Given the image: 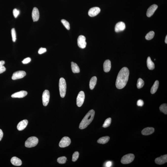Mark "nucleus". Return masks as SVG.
<instances>
[{
    "instance_id": "obj_36",
    "label": "nucleus",
    "mask_w": 167,
    "mask_h": 167,
    "mask_svg": "<svg viewBox=\"0 0 167 167\" xmlns=\"http://www.w3.org/2000/svg\"><path fill=\"white\" fill-rule=\"evenodd\" d=\"M47 51V49L46 48L41 47L39 49L38 51L39 54H43Z\"/></svg>"
},
{
    "instance_id": "obj_40",
    "label": "nucleus",
    "mask_w": 167,
    "mask_h": 167,
    "mask_svg": "<svg viewBox=\"0 0 167 167\" xmlns=\"http://www.w3.org/2000/svg\"><path fill=\"white\" fill-rule=\"evenodd\" d=\"M3 136V133L2 130L0 129V141L2 140Z\"/></svg>"
},
{
    "instance_id": "obj_29",
    "label": "nucleus",
    "mask_w": 167,
    "mask_h": 167,
    "mask_svg": "<svg viewBox=\"0 0 167 167\" xmlns=\"http://www.w3.org/2000/svg\"><path fill=\"white\" fill-rule=\"evenodd\" d=\"M154 36V32L153 31H151L147 33L145 36V39L147 40H150L153 39Z\"/></svg>"
},
{
    "instance_id": "obj_28",
    "label": "nucleus",
    "mask_w": 167,
    "mask_h": 167,
    "mask_svg": "<svg viewBox=\"0 0 167 167\" xmlns=\"http://www.w3.org/2000/svg\"><path fill=\"white\" fill-rule=\"evenodd\" d=\"M112 122V119L110 118H108L105 120L102 127L104 128H106L110 125Z\"/></svg>"
},
{
    "instance_id": "obj_38",
    "label": "nucleus",
    "mask_w": 167,
    "mask_h": 167,
    "mask_svg": "<svg viewBox=\"0 0 167 167\" xmlns=\"http://www.w3.org/2000/svg\"><path fill=\"white\" fill-rule=\"evenodd\" d=\"M6 70V68L4 66L0 67V74L5 72Z\"/></svg>"
},
{
    "instance_id": "obj_15",
    "label": "nucleus",
    "mask_w": 167,
    "mask_h": 167,
    "mask_svg": "<svg viewBox=\"0 0 167 167\" xmlns=\"http://www.w3.org/2000/svg\"><path fill=\"white\" fill-rule=\"evenodd\" d=\"M32 18L33 22H37L39 18V13L38 9L37 8H33L32 12Z\"/></svg>"
},
{
    "instance_id": "obj_6",
    "label": "nucleus",
    "mask_w": 167,
    "mask_h": 167,
    "mask_svg": "<svg viewBox=\"0 0 167 167\" xmlns=\"http://www.w3.org/2000/svg\"><path fill=\"white\" fill-rule=\"evenodd\" d=\"M85 99V94L83 91L78 94L77 99V104L78 107H81L84 103Z\"/></svg>"
},
{
    "instance_id": "obj_5",
    "label": "nucleus",
    "mask_w": 167,
    "mask_h": 167,
    "mask_svg": "<svg viewBox=\"0 0 167 167\" xmlns=\"http://www.w3.org/2000/svg\"><path fill=\"white\" fill-rule=\"evenodd\" d=\"M135 156L134 154H126L122 158L121 162L123 164H128L131 163L134 160Z\"/></svg>"
},
{
    "instance_id": "obj_24",
    "label": "nucleus",
    "mask_w": 167,
    "mask_h": 167,
    "mask_svg": "<svg viewBox=\"0 0 167 167\" xmlns=\"http://www.w3.org/2000/svg\"><path fill=\"white\" fill-rule=\"evenodd\" d=\"M110 137L108 136H105L100 138L98 140L97 142L99 144H104L107 143L110 140Z\"/></svg>"
},
{
    "instance_id": "obj_33",
    "label": "nucleus",
    "mask_w": 167,
    "mask_h": 167,
    "mask_svg": "<svg viewBox=\"0 0 167 167\" xmlns=\"http://www.w3.org/2000/svg\"><path fill=\"white\" fill-rule=\"evenodd\" d=\"M12 41L14 42H16V33L14 28H12L11 30Z\"/></svg>"
},
{
    "instance_id": "obj_1",
    "label": "nucleus",
    "mask_w": 167,
    "mask_h": 167,
    "mask_svg": "<svg viewBox=\"0 0 167 167\" xmlns=\"http://www.w3.org/2000/svg\"><path fill=\"white\" fill-rule=\"evenodd\" d=\"M129 71L127 67H123L119 72L116 81V88L121 89L124 87L128 81Z\"/></svg>"
},
{
    "instance_id": "obj_18",
    "label": "nucleus",
    "mask_w": 167,
    "mask_h": 167,
    "mask_svg": "<svg viewBox=\"0 0 167 167\" xmlns=\"http://www.w3.org/2000/svg\"><path fill=\"white\" fill-rule=\"evenodd\" d=\"M154 129L153 127H147L144 128L141 132L143 135L147 136L153 134L154 132Z\"/></svg>"
},
{
    "instance_id": "obj_13",
    "label": "nucleus",
    "mask_w": 167,
    "mask_h": 167,
    "mask_svg": "<svg viewBox=\"0 0 167 167\" xmlns=\"http://www.w3.org/2000/svg\"><path fill=\"white\" fill-rule=\"evenodd\" d=\"M158 8V5L154 4L151 5L147 10L146 15L148 17L152 16Z\"/></svg>"
},
{
    "instance_id": "obj_11",
    "label": "nucleus",
    "mask_w": 167,
    "mask_h": 167,
    "mask_svg": "<svg viewBox=\"0 0 167 167\" xmlns=\"http://www.w3.org/2000/svg\"><path fill=\"white\" fill-rule=\"evenodd\" d=\"M100 8L98 7L91 8L88 12V15L90 17H94L97 16L100 12Z\"/></svg>"
},
{
    "instance_id": "obj_30",
    "label": "nucleus",
    "mask_w": 167,
    "mask_h": 167,
    "mask_svg": "<svg viewBox=\"0 0 167 167\" xmlns=\"http://www.w3.org/2000/svg\"><path fill=\"white\" fill-rule=\"evenodd\" d=\"M66 157L65 156L60 157L58 158L57 160V162L61 164H65L66 162Z\"/></svg>"
},
{
    "instance_id": "obj_21",
    "label": "nucleus",
    "mask_w": 167,
    "mask_h": 167,
    "mask_svg": "<svg viewBox=\"0 0 167 167\" xmlns=\"http://www.w3.org/2000/svg\"><path fill=\"white\" fill-rule=\"evenodd\" d=\"M97 80V79L96 77H92L91 79L89 84V88L90 89L92 90L94 89L96 85Z\"/></svg>"
},
{
    "instance_id": "obj_9",
    "label": "nucleus",
    "mask_w": 167,
    "mask_h": 167,
    "mask_svg": "<svg viewBox=\"0 0 167 167\" xmlns=\"http://www.w3.org/2000/svg\"><path fill=\"white\" fill-rule=\"evenodd\" d=\"M78 47L81 48H85L86 47L87 43L86 38L83 35L79 36L78 39Z\"/></svg>"
},
{
    "instance_id": "obj_42",
    "label": "nucleus",
    "mask_w": 167,
    "mask_h": 167,
    "mask_svg": "<svg viewBox=\"0 0 167 167\" xmlns=\"http://www.w3.org/2000/svg\"><path fill=\"white\" fill-rule=\"evenodd\" d=\"M165 43L167 44V35L166 36V37H165Z\"/></svg>"
},
{
    "instance_id": "obj_8",
    "label": "nucleus",
    "mask_w": 167,
    "mask_h": 167,
    "mask_svg": "<svg viewBox=\"0 0 167 167\" xmlns=\"http://www.w3.org/2000/svg\"><path fill=\"white\" fill-rule=\"evenodd\" d=\"M71 140L69 137H63L60 141L59 145L61 148H65L68 146L70 144Z\"/></svg>"
},
{
    "instance_id": "obj_37",
    "label": "nucleus",
    "mask_w": 167,
    "mask_h": 167,
    "mask_svg": "<svg viewBox=\"0 0 167 167\" xmlns=\"http://www.w3.org/2000/svg\"><path fill=\"white\" fill-rule=\"evenodd\" d=\"M144 102L141 99L137 101V106H143Z\"/></svg>"
},
{
    "instance_id": "obj_4",
    "label": "nucleus",
    "mask_w": 167,
    "mask_h": 167,
    "mask_svg": "<svg viewBox=\"0 0 167 167\" xmlns=\"http://www.w3.org/2000/svg\"><path fill=\"white\" fill-rule=\"evenodd\" d=\"M39 142L38 139L35 137H29L25 143V146L27 148H32L36 146Z\"/></svg>"
},
{
    "instance_id": "obj_35",
    "label": "nucleus",
    "mask_w": 167,
    "mask_h": 167,
    "mask_svg": "<svg viewBox=\"0 0 167 167\" xmlns=\"http://www.w3.org/2000/svg\"><path fill=\"white\" fill-rule=\"evenodd\" d=\"M31 61V59L29 57L27 58L24 59L22 62L23 64H28Z\"/></svg>"
},
{
    "instance_id": "obj_26",
    "label": "nucleus",
    "mask_w": 167,
    "mask_h": 167,
    "mask_svg": "<svg viewBox=\"0 0 167 167\" xmlns=\"http://www.w3.org/2000/svg\"><path fill=\"white\" fill-rule=\"evenodd\" d=\"M159 109L161 112L165 114V115L167 114V105L166 104H163L161 105L160 106Z\"/></svg>"
},
{
    "instance_id": "obj_16",
    "label": "nucleus",
    "mask_w": 167,
    "mask_h": 167,
    "mask_svg": "<svg viewBox=\"0 0 167 167\" xmlns=\"http://www.w3.org/2000/svg\"><path fill=\"white\" fill-rule=\"evenodd\" d=\"M27 94L26 91H21L12 94L11 97L12 98H23L26 96Z\"/></svg>"
},
{
    "instance_id": "obj_41",
    "label": "nucleus",
    "mask_w": 167,
    "mask_h": 167,
    "mask_svg": "<svg viewBox=\"0 0 167 167\" xmlns=\"http://www.w3.org/2000/svg\"><path fill=\"white\" fill-rule=\"evenodd\" d=\"M5 61H0V67L3 66L4 64H5Z\"/></svg>"
},
{
    "instance_id": "obj_20",
    "label": "nucleus",
    "mask_w": 167,
    "mask_h": 167,
    "mask_svg": "<svg viewBox=\"0 0 167 167\" xmlns=\"http://www.w3.org/2000/svg\"><path fill=\"white\" fill-rule=\"evenodd\" d=\"M11 162L12 165H15V166H20L22 164L21 160L16 157H12L11 158Z\"/></svg>"
},
{
    "instance_id": "obj_22",
    "label": "nucleus",
    "mask_w": 167,
    "mask_h": 167,
    "mask_svg": "<svg viewBox=\"0 0 167 167\" xmlns=\"http://www.w3.org/2000/svg\"><path fill=\"white\" fill-rule=\"evenodd\" d=\"M71 68L73 73H78L80 72V69L78 64L73 62H71Z\"/></svg>"
},
{
    "instance_id": "obj_12",
    "label": "nucleus",
    "mask_w": 167,
    "mask_h": 167,
    "mask_svg": "<svg viewBox=\"0 0 167 167\" xmlns=\"http://www.w3.org/2000/svg\"><path fill=\"white\" fill-rule=\"evenodd\" d=\"M155 163L158 165L163 164L167 162V155L162 156L155 159Z\"/></svg>"
},
{
    "instance_id": "obj_3",
    "label": "nucleus",
    "mask_w": 167,
    "mask_h": 167,
    "mask_svg": "<svg viewBox=\"0 0 167 167\" xmlns=\"http://www.w3.org/2000/svg\"><path fill=\"white\" fill-rule=\"evenodd\" d=\"M59 87L60 96L61 98H64L65 96L67 88L66 83L64 78H61L60 79Z\"/></svg>"
},
{
    "instance_id": "obj_25",
    "label": "nucleus",
    "mask_w": 167,
    "mask_h": 167,
    "mask_svg": "<svg viewBox=\"0 0 167 167\" xmlns=\"http://www.w3.org/2000/svg\"><path fill=\"white\" fill-rule=\"evenodd\" d=\"M159 82L158 81H156L154 83V85L151 88V92L152 94H155L159 86Z\"/></svg>"
},
{
    "instance_id": "obj_17",
    "label": "nucleus",
    "mask_w": 167,
    "mask_h": 167,
    "mask_svg": "<svg viewBox=\"0 0 167 167\" xmlns=\"http://www.w3.org/2000/svg\"><path fill=\"white\" fill-rule=\"evenodd\" d=\"M28 122L26 120H25L22 121L18 123L17 125V129L18 130L21 131L23 130L26 128L27 126Z\"/></svg>"
},
{
    "instance_id": "obj_7",
    "label": "nucleus",
    "mask_w": 167,
    "mask_h": 167,
    "mask_svg": "<svg viewBox=\"0 0 167 167\" xmlns=\"http://www.w3.org/2000/svg\"><path fill=\"white\" fill-rule=\"evenodd\" d=\"M50 94L49 91L47 90H45L43 92L42 96V100L43 105L44 106H47L49 101Z\"/></svg>"
},
{
    "instance_id": "obj_19",
    "label": "nucleus",
    "mask_w": 167,
    "mask_h": 167,
    "mask_svg": "<svg viewBox=\"0 0 167 167\" xmlns=\"http://www.w3.org/2000/svg\"><path fill=\"white\" fill-rule=\"evenodd\" d=\"M111 68V64L110 60H105L103 64L104 71L106 72H108L110 71Z\"/></svg>"
},
{
    "instance_id": "obj_27",
    "label": "nucleus",
    "mask_w": 167,
    "mask_h": 167,
    "mask_svg": "<svg viewBox=\"0 0 167 167\" xmlns=\"http://www.w3.org/2000/svg\"><path fill=\"white\" fill-rule=\"evenodd\" d=\"M144 85V82L143 80L141 78H139L137 81V88L139 89L142 88Z\"/></svg>"
},
{
    "instance_id": "obj_23",
    "label": "nucleus",
    "mask_w": 167,
    "mask_h": 167,
    "mask_svg": "<svg viewBox=\"0 0 167 167\" xmlns=\"http://www.w3.org/2000/svg\"><path fill=\"white\" fill-rule=\"evenodd\" d=\"M147 65L149 69L153 70L155 68L154 63L152 61L151 58L148 57L147 60Z\"/></svg>"
},
{
    "instance_id": "obj_2",
    "label": "nucleus",
    "mask_w": 167,
    "mask_h": 167,
    "mask_svg": "<svg viewBox=\"0 0 167 167\" xmlns=\"http://www.w3.org/2000/svg\"><path fill=\"white\" fill-rule=\"evenodd\" d=\"M95 115V111L90 110L88 112L80 123L79 128L81 129L86 128L92 122Z\"/></svg>"
},
{
    "instance_id": "obj_34",
    "label": "nucleus",
    "mask_w": 167,
    "mask_h": 167,
    "mask_svg": "<svg viewBox=\"0 0 167 167\" xmlns=\"http://www.w3.org/2000/svg\"><path fill=\"white\" fill-rule=\"evenodd\" d=\"M13 16L15 18H16L19 14L20 11L16 9V8H15L14 9H13Z\"/></svg>"
},
{
    "instance_id": "obj_14",
    "label": "nucleus",
    "mask_w": 167,
    "mask_h": 167,
    "mask_svg": "<svg viewBox=\"0 0 167 167\" xmlns=\"http://www.w3.org/2000/svg\"><path fill=\"white\" fill-rule=\"evenodd\" d=\"M125 24L123 22H120L116 24L115 26V31L116 32H119L123 31L125 29Z\"/></svg>"
},
{
    "instance_id": "obj_32",
    "label": "nucleus",
    "mask_w": 167,
    "mask_h": 167,
    "mask_svg": "<svg viewBox=\"0 0 167 167\" xmlns=\"http://www.w3.org/2000/svg\"><path fill=\"white\" fill-rule=\"evenodd\" d=\"M79 153L78 151H76L73 154L72 160L73 162H75L78 159L79 157Z\"/></svg>"
},
{
    "instance_id": "obj_39",
    "label": "nucleus",
    "mask_w": 167,
    "mask_h": 167,
    "mask_svg": "<svg viewBox=\"0 0 167 167\" xmlns=\"http://www.w3.org/2000/svg\"><path fill=\"white\" fill-rule=\"evenodd\" d=\"M112 163L111 161H108L106 164V167H110L112 166Z\"/></svg>"
},
{
    "instance_id": "obj_10",
    "label": "nucleus",
    "mask_w": 167,
    "mask_h": 167,
    "mask_svg": "<svg viewBox=\"0 0 167 167\" xmlns=\"http://www.w3.org/2000/svg\"><path fill=\"white\" fill-rule=\"evenodd\" d=\"M26 75V73L24 71H20L14 72L12 77V79L16 80L22 78Z\"/></svg>"
},
{
    "instance_id": "obj_31",
    "label": "nucleus",
    "mask_w": 167,
    "mask_h": 167,
    "mask_svg": "<svg viewBox=\"0 0 167 167\" xmlns=\"http://www.w3.org/2000/svg\"><path fill=\"white\" fill-rule=\"evenodd\" d=\"M61 22L64 26H65L66 29L68 30H69L70 29V24L68 21H66L65 20L62 19V20Z\"/></svg>"
}]
</instances>
